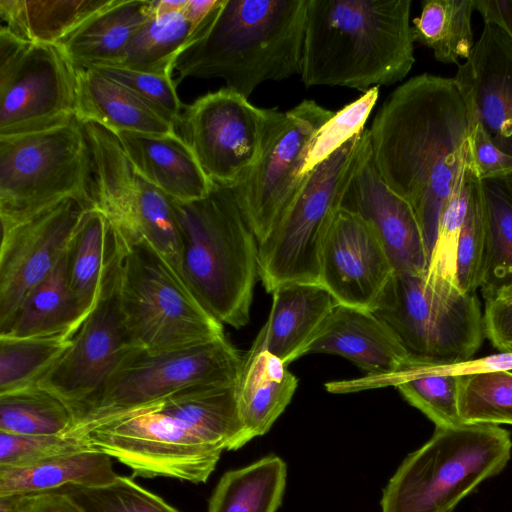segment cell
I'll return each mask as SVG.
<instances>
[{"mask_svg":"<svg viewBox=\"0 0 512 512\" xmlns=\"http://www.w3.org/2000/svg\"><path fill=\"white\" fill-rule=\"evenodd\" d=\"M473 173L469 151L464 167L440 216L435 243L426 271L428 277L440 279L455 286H457V245L467 211Z\"/></svg>","mask_w":512,"mask_h":512,"instance_id":"obj_39","label":"cell"},{"mask_svg":"<svg viewBox=\"0 0 512 512\" xmlns=\"http://www.w3.org/2000/svg\"><path fill=\"white\" fill-rule=\"evenodd\" d=\"M469 151L472 169L479 180L512 173V156L500 150L480 124L470 127Z\"/></svg>","mask_w":512,"mask_h":512,"instance_id":"obj_43","label":"cell"},{"mask_svg":"<svg viewBox=\"0 0 512 512\" xmlns=\"http://www.w3.org/2000/svg\"><path fill=\"white\" fill-rule=\"evenodd\" d=\"M243 360L225 336L162 352L133 348L99 391L71 411L68 434L190 387L237 385Z\"/></svg>","mask_w":512,"mask_h":512,"instance_id":"obj_11","label":"cell"},{"mask_svg":"<svg viewBox=\"0 0 512 512\" xmlns=\"http://www.w3.org/2000/svg\"><path fill=\"white\" fill-rule=\"evenodd\" d=\"M73 334L0 336V394L36 386L72 343Z\"/></svg>","mask_w":512,"mask_h":512,"instance_id":"obj_34","label":"cell"},{"mask_svg":"<svg viewBox=\"0 0 512 512\" xmlns=\"http://www.w3.org/2000/svg\"><path fill=\"white\" fill-rule=\"evenodd\" d=\"M219 2L220 0H187L182 12L185 18L198 29Z\"/></svg>","mask_w":512,"mask_h":512,"instance_id":"obj_48","label":"cell"},{"mask_svg":"<svg viewBox=\"0 0 512 512\" xmlns=\"http://www.w3.org/2000/svg\"><path fill=\"white\" fill-rule=\"evenodd\" d=\"M196 30L182 11L153 14L137 31L116 67L171 77L178 56L192 42Z\"/></svg>","mask_w":512,"mask_h":512,"instance_id":"obj_32","label":"cell"},{"mask_svg":"<svg viewBox=\"0 0 512 512\" xmlns=\"http://www.w3.org/2000/svg\"><path fill=\"white\" fill-rule=\"evenodd\" d=\"M80 512H180L132 478L120 476L105 485L56 490ZM53 492V491H52Z\"/></svg>","mask_w":512,"mask_h":512,"instance_id":"obj_38","label":"cell"},{"mask_svg":"<svg viewBox=\"0 0 512 512\" xmlns=\"http://www.w3.org/2000/svg\"><path fill=\"white\" fill-rule=\"evenodd\" d=\"M30 512H80L79 509L58 491L37 494Z\"/></svg>","mask_w":512,"mask_h":512,"instance_id":"obj_47","label":"cell"},{"mask_svg":"<svg viewBox=\"0 0 512 512\" xmlns=\"http://www.w3.org/2000/svg\"><path fill=\"white\" fill-rule=\"evenodd\" d=\"M88 208L77 200L66 199L14 226L2 228L0 332L28 293L66 254Z\"/></svg>","mask_w":512,"mask_h":512,"instance_id":"obj_16","label":"cell"},{"mask_svg":"<svg viewBox=\"0 0 512 512\" xmlns=\"http://www.w3.org/2000/svg\"><path fill=\"white\" fill-rule=\"evenodd\" d=\"M474 0H425L419 17L413 19L414 41L430 48L443 63L459 64L474 46L472 14Z\"/></svg>","mask_w":512,"mask_h":512,"instance_id":"obj_31","label":"cell"},{"mask_svg":"<svg viewBox=\"0 0 512 512\" xmlns=\"http://www.w3.org/2000/svg\"><path fill=\"white\" fill-rule=\"evenodd\" d=\"M281 112L224 87L188 105L178 127L209 180L234 189L259 161Z\"/></svg>","mask_w":512,"mask_h":512,"instance_id":"obj_13","label":"cell"},{"mask_svg":"<svg viewBox=\"0 0 512 512\" xmlns=\"http://www.w3.org/2000/svg\"><path fill=\"white\" fill-rule=\"evenodd\" d=\"M286 481L287 465L276 455L229 470L215 486L208 512H277Z\"/></svg>","mask_w":512,"mask_h":512,"instance_id":"obj_30","label":"cell"},{"mask_svg":"<svg viewBox=\"0 0 512 512\" xmlns=\"http://www.w3.org/2000/svg\"><path fill=\"white\" fill-rule=\"evenodd\" d=\"M112 0H0V16L18 38L59 45L69 34Z\"/></svg>","mask_w":512,"mask_h":512,"instance_id":"obj_29","label":"cell"},{"mask_svg":"<svg viewBox=\"0 0 512 512\" xmlns=\"http://www.w3.org/2000/svg\"><path fill=\"white\" fill-rule=\"evenodd\" d=\"M394 272L371 225L340 207L323 244L320 284L337 304L373 311Z\"/></svg>","mask_w":512,"mask_h":512,"instance_id":"obj_17","label":"cell"},{"mask_svg":"<svg viewBox=\"0 0 512 512\" xmlns=\"http://www.w3.org/2000/svg\"><path fill=\"white\" fill-rule=\"evenodd\" d=\"M411 5V0H308L303 84L365 93L403 80L415 62Z\"/></svg>","mask_w":512,"mask_h":512,"instance_id":"obj_3","label":"cell"},{"mask_svg":"<svg viewBox=\"0 0 512 512\" xmlns=\"http://www.w3.org/2000/svg\"><path fill=\"white\" fill-rule=\"evenodd\" d=\"M172 202L180 233V275L219 322L245 326L259 278L258 242L233 190L213 183L201 199Z\"/></svg>","mask_w":512,"mask_h":512,"instance_id":"obj_5","label":"cell"},{"mask_svg":"<svg viewBox=\"0 0 512 512\" xmlns=\"http://www.w3.org/2000/svg\"><path fill=\"white\" fill-rule=\"evenodd\" d=\"M91 155L77 118L51 129L0 136L1 227L66 199L93 206Z\"/></svg>","mask_w":512,"mask_h":512,"instance_id":"obj_10","label":"cell"},{"mask_svg":"<svg viewBox=\"0 0 512 512\" xmlns=\"http://www.w3.org/2000/svg\"><path fill=\"white\" fill-rule=\"evenodd\" d=\"M153 0H112L58 46L76 69L118 65L131 40L153 15Z\"/></svg>","mask_w":512,"mask_h":512,"instance_id":"obj_23","label":"cell"},{"mask_svg":"<svg viewBox=\"0 0 512 512\" xmlns=\"http://www.w3.org/2000/svg\"><path fill=\"white\" fill-rule=\"evenodd\" d=\"M308 0H220L178 56L177 83L225 81L248 98L265 81L300 75Z\"/></svg>","mask_w":512,"mask_h":512,"instance_id":"obj_4","label":"cell"},{"mask_svg":"<svg viewBox=\"0 0 512 512\" xmlns=\"http://www.w3.org/2000/svg\"><path fill=\"white\" fill-rule=\"evenodd\" d=\"M297 385L287 365L268 351L244 356L236 387L244 445L270 430L292 400Z\"/></svg>","mask_w":512,"mask_h":512,"instance_id":"obj_25","label":"cell"},{"mask_svg":"<svg viewBox=\"0 0 512 512\" xmlns=\"http://www.w3.org/2000/svg\"><path fill=\"white\" fill-rule=\"evenodd\" d=\"M488 300L512 304V280L500 287Z\"/></svg>","mask_w":512,"mask_h":512,"instance_id":"obj_51","label":"cell"},{"mask_svg":"<svg viewBox=\"0 0 512 512\" xmlns=\"http://www.w3.org/2000/svg\"><path fill=\"white\" fill-rule=\"evenodd\" d=\"M67 255L25 297L0 336L12 338L75 334L84 316L70 288Z\"/></svg>","mask_w":512,"mask_h":512,"instance_id":"obj_27","label":"cell"},{"mask_svg":"<svg viewBox=\"0 0 512 512\" xmlns=\"http://www.w3.org/2000/svg\"><path fill=\"white\" fill-rule=\"evenodd\" d=\"M334 113L308 99L281 112L259 161L245 181L232 189L258 244L271 233L296 193L310 144Z\"/></svg>","mask_w":512,"mask_h":512,"instance_id":"obj_14","label":"cell"},{"mask_svg":"<svg viewBox=\"0 0 512 512\" xmlns=\"http://www.w3.org/2000/svg\"><path fill=\"white\" fill-rule=\"evenodd\" d=\"M36 495H0V512H30Z\"/></svg>","mask_w":512,"mask_h":512,"instance_id":"obj_49","label":"cell"},{"mask_svg":"<svg viewBox=\"0 0 512 512\" xmlns=\"http://www.w3.org/2000/svg\"><path fill=\"white\" fill-rule=\"evenodd\" d=\"M481 181L489 252L482 295L488 300L512 280V173Z\"/></svg>","mask_w":512,"mask_h":512,"instance_id":"obj_33","label":"cell"},{"mask_svg":"<svg viewBox=\"0 0 512 512\" xmlns=\"http://www.w3.org/2000/svg\"><path fill=\"white\" fill-rule=\"evenodd\" d=\"M114 135L135 172L171 199L191 202L210 192L213 183L177 133L118 132Z\"/></svg>","mask_w":512,"mask_h":512,"instance_id":"obj_22","label":"cell"},{"mask_svg":"<svg viewBox=\"0 0 512 512\" xmlns=\"http://www.w3.org/2000/svg\"><path fill=\"white\" fill-rule=\"evenodd\" d=\"M111 231L113 251L99 301L73 335L70 347L36 384L61 399L70 411L98 392L134 348L123 321L119 249Z\"/></svg>","mask_w":512,"mask_h":512,"instance_id":"obj_15","label":"cell"},{"mask_svg":"<svg viewBox=\"0 0 512 512\" xmlns=\"http://www.w3.org/2000/svg\"><path fill=\"white\" fill-rule=\"evenodd\" d=\"M187 0H153L152 12L155 15L169 14L182 11Z\"/></svg>","mask_w":512,"mask_h":512,"instance_id":"obj_50","label":"cell"},{"mask_svg":"<svg viewBox=\"0 0 512 512\" xmlns=\"http://www.w3.org/2000/svg\"><path fill=\"white\" fill-rule=\"evenodd\" d=\"M469 120L453 81L415 76L384 101L369 128L371 158L413 208L430 255L440 216L469 153Z\"/></svg>","mask_w":512,"mask_h":512,"instance_id":"obj_1","label":"cell"},{"mask_svg":"<svg viewBox=\"0 0 512 512\" xmlns=\"http://www.w3.org/2000/svg\"><path fill=\"white\" fill-rule=\"evenodd\" d=\"M93 69L129 89L176 128L179 126L183 106L171 77L116 66Z\"/></svg>","mask_w":512,"mask_h":512,"instance_id":"obj_41","label":"cell"},{"mask_svg":"<svg viewBox=\"0 0 512 512\" xmlns=\"http://www.w3.org/2000/svg\"><path fill=\"white\" fill-rule=\"evenodd\" d=\"M485 337L499 351H512V304L485 301Z\"/></svg>","mask_w":512,"mask_h":512,"instance_id":"obj_44","label":"cell"},{"mask_svg":"<svg viewBox=\"0 0 512 512\" xmlns=\"http://www.w3.org/2000/svg\"><path fill=\"white\" fill-rule=\"evenodd\" d=\"M113 251V236L104 214L88 208L68 248L70 288L86 319L97 305Z\"/></svg>","mask_w":512,"mask_h":512,"instance_id":"obj_28","label":"cell"},{"mask_svg":"<svg viewBox=\"0 0 512 512\" xmlns=\"http://www.w3.org/2000/svg\"><path fill=\"white\" fill-rule=\"evenodd\" d=\"M77 119L111 133L174 134L176 127L123 85L93 68L76 69Z\"/></svg>","mask_w":512,"mask_h":512,"instance_id":"obj_24","label":"cell"},{"mask_svg":"<svg viewBox=\"0 0 512 512\" xmlns=\"http://www.w3.org/2000/svg\"><path fill=\"white\" fill-rule=\"evenodd\" d=\"M371 155L369 129L306 173L268 237L258 244L259 278L272 293L287 283L320 284V258L348 185Z\"/></svg>","mask_w":512,"mask_h":512,"instance_id":"obj_7","label":"cell"},{"mask_svg":"<svg viewBox=\"0 0 512 512\" xmlns=\"http://www.w3.org/2000/svg\"><path fill=\"white\" fill-rule=\"evenodd\" d=\"M453 81L465 103L469 127L480 124L491 141L512 156V39L508 34L484 23Z\"/></svg>","mask_w":512,"mask_h":512,"instance_id":"obj_18","label":"cell"},{"mask_svg":"<svg viewBox=\"0 0 512 512\" xmlns=\"http://www.w3.org/2000/svg\"><path fill=\"white\" fill-rule=\"evenodd\" d=\"M341 207L367 221L378 235L395 272H426L430 251L411 205L390 189L371 155L354 175Z\"/></svg>","mask_w":512,"mask_h":512,"instance_id":"obj_19","label":"cell"},{"mask_svg":"<svg viewBox=\"0 0 512 512\" xmlns=\"http://www.w3.org/2000/svg\"><path fill=\"white\" fill-rule=\"evenodd\" d=\"M73 427L69 407L33 386L0 394V431L25 435H67Z\"/></svg>","mask_w":512,"mask_h":512,"instance_id":"obj_35","label":"cell"},{"mask_svg":"<svg viewBox=\"0 0 512 512\" xmlns=\"http://www.w3.org/2000/svg\"><path fill=\"white\" fill-rule=\"evenodd\" d=\"M111 228L119 249L123 321L134 348L162 352L224 336L222 323L160 252L145 242L128 243Z\"/></svg>","mask_w":512,"mask_h":512,"instance_id":"obj_8","label":"cell"},{"mask_svg":"<svg viewBox=\"0 0 512 512\" xmlns=\"http://www.w3.org/2000/svg\"><path fill=\"white\" fill-rule=\"evenodd\" d=\"M510 433L492 424L436 428L410 453L382 491L381 512H454L511 458Z\"/></svg>","mask_w":512,"mask_h":512,"instance_id":"obj_6","label":"cell"},{"mask_svg":"<svg viewBox=\"0 0 512 512\" xmlns=\"http://www.w3.org/2000/svg\"><path fill=\"white\" fill-rule=\"evenodd\" d=\"M378 97L379 87H373L360 98L334 113L310 144L303 176L365 129L364 125Z\"/></svg>","mask_w":512,"mask_h":512,"instance_id":"obj_40","label":"cell"},{"mask_svg":"<svg viewBox=\"0 0 512 512\" xmlns=\"http://www.w3.org/2000/svg\"><path fill=\"white\" fill-rule=\"evenodd\" d=\"M444 371L454 374L475 372L512 371V351H500L497 354L469 359L459 364L440 366Z\"/></svg>","mask_w":512,"mask_h":512,"instance_id":"obj_45","label":"cell"},{"mask_svg":"<svg viewBox=\"0 0 512 512\" xmlns=\"http://www.w3.org/2000/svg\"><path fill=\"white\" fill-rule=\"evenodd\" d=\"M488 252V225L481 181L473 173L467 211L457 245L456 283L460 290L476 293L482 287Z\"/></svg>","mask_w":512,"mask_h":512,"instance_id":"obj_37","label":"cell"},{"mask_svg":"<svg viewBox=\"0 0 512 512\" xmlns=\"http://www.w3.org/2000/svg\"><path fill=\"white\" fill-rule=\"evenodd\" d=\"M373 312L396 334L414 362L429 366L471 359L485 337L476 293L430 278L394 272Z\"/></svg>","mask_w":512,"mask_h":512,"instance_id":"obj_9","label":"cell"},{"mask_svg":"<svg viewBox=\"0 0 512 512\" xmlns=\"http://www.w3.org/2000/svg\"><path fill=\"white\" fill-rule=\"evenodd\" d=\"M474 4L484 23L497 25L512 39V0H474Z\"/></svg>","mask_w":512,"mask_h":512,"instance_id":"obj_46","label":"cell"},{"mask_svg":"<svg viewBox=\"0 0 512 512\" xmlns=\"http://www.w3.org/2000/svg\"><path fill=\"white\" fill-rule=\"evenodd\" d=\"M313 353L349 359L371 378L393 375L414 362L393 330L372 310L340 304L304 351V355Z\"/></svg>","mask_w":512,"mask_h":512,"instance_id":"obj_20","label":"cell"},{"mask_svg":"<svg viewBox=\"0 0 512 512\" xmlns=\"http://www.w3.org/2000/svg\"><path fill=\"white\" fill-rule=\"evenodd\" d=\"M90 448L93 447L72 435H25L0 431V466L25 465Z\"/></svg>","mask_w":512,"mask_h":512,"instance_id":"obj_42","label":"cell"},{"mask_svg":"<svg viewBox=\"0 0 512 512\" xmlns=\"http://www.w3.org/2000/svg\"><path fill=\"white\" fill-rule=\"evenodd\" d=\"M458 411L464 424L512 425V371L460 374Z\"/></svg>","mask_w":512,"mask_h":512,"instance_id":"obj_36","label":"cell"},{"mask_svg":"<svg viewBox=\"0 0 512 512\" xmlns=\"http://www.w3.org/2000/svg\"><path fill=\"white\" fill-rule=\"evenodd\" d=\"M271 294L268 319L247 353L268 351L288 365L304 356L337 302L318 283H287Z\"/></svg>","mask_w":512,"mask_h":512,"instance_id":"obj_21","label":"cell"},{"mask_svg":"<svg viewBox=\"0 0 512 512\" xmlns=\"http://www.w3.org/2000/svg\"><path fill=\"white\" fill-rule=\"evenodd\" d=\"M117 477L112 457L90 448L30 464L0 466V495H37L69 486H101Z\"/></svg>","mask_w":512,"mask_h":512,"instance_id":"obj_26","label":"cell"},{"mask_svg":"<svg viewBox=\"0 0 512 512\" xmlns=\"http://www.w3.org/2000/svg\"><path fill=\"white\" fill-rule=\"evenodd\" d=\"M76 68L58 45L0 29V136L39 132L76 117Z\"/></svg>","mask_w":512,"mask_h":512,"instance_id":"obj_12","label":"cell"},{"mask_svg":"<svg viewBox=\"0 0 512 512\" xmlns=\"http://www.w3.org/2000/svg\"><path fill=\"white\" fill-rule=\"evenodd\" d=\"M236 387H190L68 435L115 458L133 476L205 483L223 451L244 446Z\"/></svg>","mask_w":512,"mask_h":512,"instance_id":"obj_2","label":"cell"}]
</instances>
